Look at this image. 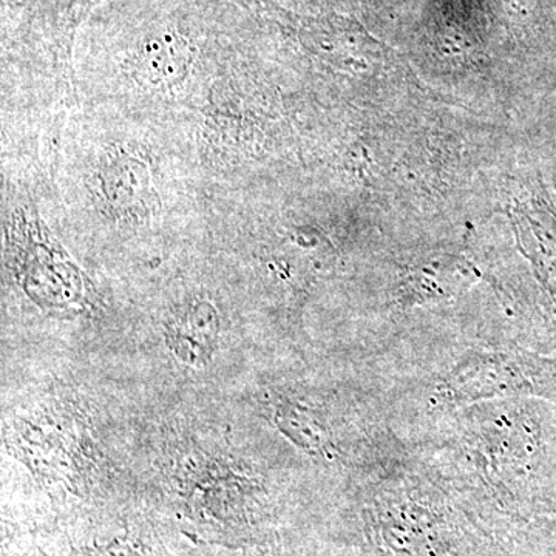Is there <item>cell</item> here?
Listing matches in <instances>:
<instances>
[{"label": "cell", "mask_w": 556, "mask_h": 556, "mask_svg": "<svg viewBox=\"0 0 556 556\" xmlns=\"http://www.w3.org/2000/svg\"><path fill=\"white\" fill-rule=\"evenodd\" d=\"M546 371L535 358L510 353H475L464 357L441 383L452 404L482 399L548 393Z\"/></svg>", "instance_id": "6da1fadb"}, {"label": "cell", "mask_w": 556, "mask_h": 556, "mask_svg": "<svg viewBox=\"0 0 556 556\" xmlns=\"http://www.w3.org/2000/svg\"><path fill=\"white\" fill-rule=\"evenodd\" d=\"M150 67L155 70L161 78H167L169 75H178L185 68L188 60V47L181 42V39L172 40L169 36L163 40H155L148 47Z\"/></svg>", "instance_id": "7a4b0ae2"}]
</instances>
